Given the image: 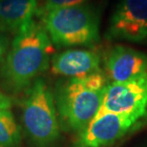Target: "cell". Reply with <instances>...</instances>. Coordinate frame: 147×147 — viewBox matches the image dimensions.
<instances>
[{"mask_svg": "<svg viewBox=\"0 0 147 147\" xmlns=\"http://www.w3.org/2000/svg\"><path fill=\"white\" fill-rule=\"evenodd\" d=\"M54 47L42 23L33 20L16 34L0 69L3 88L11 93L28 90L49 68Z\"/></svg>", "mask_w": 147, "mask_h": 147, "instance_id": "cell-1", "label": "cell"}, {"mask_svg": "<svg viewBox=\"0 0 147 147\" xmlns=\"http://www.w3.org/2000/svg\"><path fill=\"white\" fill-rule=\"evenodd\" d=\"M108 84L102 71L60 82L55 94L59 124L65 130H83L98 114Z\"/></svg>", "mask_w": 147, "mask_h": 147, "instance_id": "cell-2", "label": "cell"}, {"mask_svg": "<svg viewBox=\"0 0 147 147\" xmlns=\"http://www.w3.org/2000/svg\"><path fill=\"white\" fill-rule=\"evenodd\" d=\"M99 13L91 4L50 11L41 23L57 47L92 46L99 40Z\"/></svg>", "mask_w": 147, "mask_h": 147, "instance_id": "cell-3", "label": "cell"}, {"mask_svg": "<svg viewBox=\"0 0 147 147\" xmlns=\"http://www.w3.org/2000/svg\"><path fill=\"white\" fill-rule=\"evenodd\" d=\"M22 122L29 138L39 146L53 144L59 138L55 95L42 78H36L27 90L22 105Z\"/></svg>", "mask_w": 147, "mask_h": 147, "instance_id": "cell-4", "label": "cell"}, {"mask_svg": "<svg viewBox=\"0 0 147 147\" xmlns=\"http://www.w3.org/2000/svg\"><path fill=\"white\" fill-rule=\"evenodd\" d=\"M146 117L138 114L107 113L95 117L79 132L74 147H105L139 126Z\"/></svg>", "mask_w": 147, "mask_h": 147, "instance_id": "cell-5", "label": "cell"}, {"mask_svg": "<svg viewBox=\"0 0 147 147\" xmlns=\"http://www.w3.org/2000/svg\"><path fill=\"white\" fill-rule=\"evenodd\" d=\"M107 113L138 114L147 117V72L130 80L108 84L95 117Z\"/></svg>", "mask_w": 147, "mask_h": 147, "instance_id": "cell-6", "label": "cell"}, {"mask_svg": "<svg viewBox=\"0 0 147 147\" xmlns=\"http://www.w3.org/2000/svg\"><path fill=\"white\" fill-rule=\"evenodd\" d=\"M108 34L129 42L147 40V0H120L112 14Z\"/></svg>", "mask_w": 147, "mask_h": 147, "instance_id": "cell-7", "label": "cell"}, {"mask_svg": "<svg viewBox=\"0 0 147 147\" xmlns=\"http://www.w3.org/2000/svg\"><path fill=\"white\" fill-rule=\"evenodd\" d=\"M107 78L124 82L147 72V55L129 47H113L104 58Z\"/></svg>", "mask_w": 147, "mask_h": 147, "instance_id": "cell-8", "label": "cell"}, {"mask_svg": "<svg viewBox=\"0 0 147 147\" xmlns=\"http://www.w3.org/2000/svg\"><path fill=\"white\" fill-rule=\"evenodd\" d=\"M51 70L55 75L65 78H84L101 71L100 57L98 53L91 50H66L52 57Z\"/></svg>", "mask_w": 147, "mask_h": 147, "instance_id": "cell-9", "label": "cell"}, {"mask_svg": "<svg viewBox=\"0 0 147 147\" xmlns=\"http://www.w3.org/2000/svg\"><path fill=\"white\" fill-rule=\"evenodd\" d=\"M37 0H0V30L17 34L33 21Z\"/></svg>", "mask_w": 147, "mask_h": 147, "instance_id": "cell-10", "label": "cell"}, {"mask_svg": "<svg viewBox=\"0 0 147 147\" xmlns=\"http://www.w3.org/2000/svg\"><path fill=\"white\" fill-rule=\"evenodd\" d=\"M21 140V131L11 110H0V147H13Z\"/></svg>", "mask_w": 147, "mask_h": 147, "instance_id": "cell-11", "label": "cell"}, {"mask_svg": "<svg viewBox=\"0 0 147 147\" xmlns=\"http://www.w3.org/2000/svg\"><path fill=\"white\" fill-rule=\"evenodd\" d=\"M37 1L38 6L36 16L41 19L47 13L54 9L87 4L90 0H37Z\"/></svg>", "mask_w": 147, "mask_h": 147, "instance_id": "cell-12", "label": "cell"}, {"mask_svg": "<svg viewBox=\"0 0 147 147\" xmlns=\"http://www.w3.org/2000/svg\"><path fill=\"white\" fill-rule=\"evenodd\" d=\"M9 45H10V39L7 33L0 30V64L3 63L6 55L8 53Z\"/></svg>", "mask_w": 147, "mask_h": 147, "instance_id": "cell-13", "label": "cell"}, {"mask_svg": "<svg viewBox=\"0 0 147 147\" xmlns=\"http://www.w3.org/2000/svg\"><path fill=\"white\" fill-rule=\"evenodd\" d=\"M11 99L0 92V110H11Z\"/></svg>", "mask_w": 147, "mask_h": 147, "instance_id": "cell-14", "label": "cell"}]
</instances>
